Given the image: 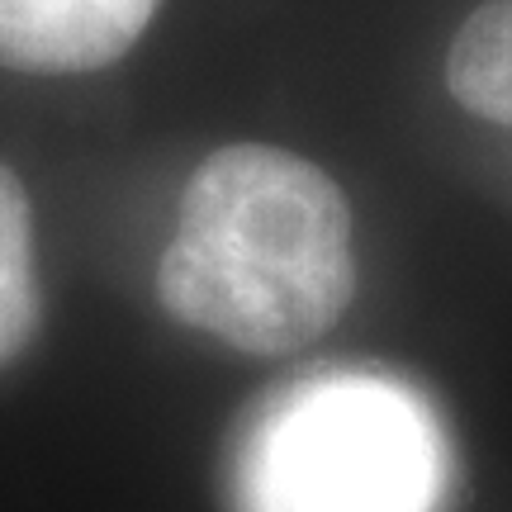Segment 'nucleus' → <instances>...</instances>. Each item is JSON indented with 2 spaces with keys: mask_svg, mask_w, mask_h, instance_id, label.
<instances>
[{
  "mask_svg": "<svg viewBox=\"0 0 512 512\" xmlns=\"http://www.w3.org/2000/svg\"><path fill=\"white\" fill-rule=\"evenodd\" d=\"M351 290V209L318 166L266 143L204 157L157 266L171 318L252 356H290L342 318Z\"/></svg>",
  "mask_w": 512,
  "mask_h": 512,
  "instance_id": "f257e3e1",
  "label": "nucleus"
},
{
  "mask_svg": "<svg viewBox=\"0 0 512 512\" xmlns=\"http://www.w3.org/2000/svg\"><path fill=\"white\" fill-rule=\"evenodd\" d=\"M441 484L432 408L370 370L271 394L233 460L238 512H437Z\"/></svg>",
  "mask_w": 512,
  "mask_h": 512,
  "instance_id": "f03ea898",
  "label": "nucleus"
},
{
  "mask_svg": "<svg viewBox=\"0 0 512 512\" xmlns=\"http://www.w3.org/2000/svg\"><path fill=\"white\" fill-rule=\"evenodd\" d=\"M162 0H0V67L72 76L110 67Z\"/></svg>",
  "mask_w": 512,
  "mask_h": 512,
  "instance_id": "7ed1b4c3",
  "label": "nucleus"
},
{
  "mask_svg": "<svg viewBox=\"0 0 512 512\" xmlns=\"http://www.w3.org/2000/svg\"><path fill=\"white\" fill-rule=\"evenodd\" d=\"M446 86L456 105L512 128V0H489L465 19L446 53Z\"/></svg>",
  "mask_w": 512,
  "mask_h": 512,
  "instance_id": "20e7f679",
  "label": "nucleus"
},
{
  "mask_svg": "<svg viewBox=\"0 0 512 512\" xmlns=\"http://www.w3.org/2000/svg\"><path fill=\"white\" fill-rule=\"evenodd\" d=\"M38 328V275H34V219L29 195L10 166H0V366L29 347Z\"/></svg>",
  "mask_w": 512,
  "mask_h": 512,
  "instance_id": "39448f33",
  "label": "nucleus"
}]
</instances>
